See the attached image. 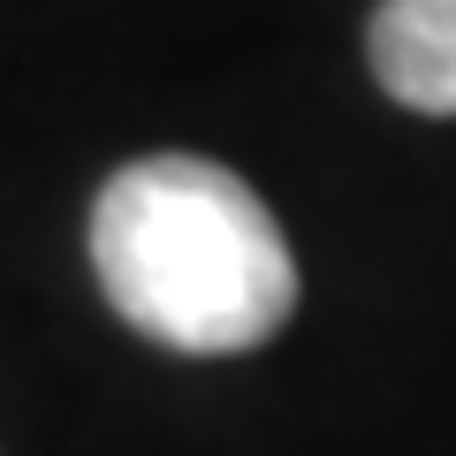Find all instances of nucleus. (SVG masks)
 <instances>
[{
	"mask_svg": "<svg viewBox=\"0 0 456 456\" xmlns=\"http://www.w3.org/2000/svg\"><path fill=\"white\" fill-rule=\"evenodd\" d=\"M373 84L411 114H456V23H441L419 0H380L365 23Z\"/></svg>",
	"mask_w": 456,
	"mask_h": 456,
	"instance_id": "nucleus-2",
	"label": "nucleus"
},
{
	"mask_svg": "<svg viewBox=\"0 0 456 456\" xmlns=\"http://www.w3.org/2000/svg\"><path fill=\"white\" fill-rule=\"evenodd\" d=\"M419 8H434L441 23H456V0H419Z\"/></svg>",
	"mask_w": 456,
	"mask_h": 456,
	"instance_id": "nucleus-3",
	"label": "nucleus"
},
{
	"mask_svg": "<svg viewBox=\"0 0 456 456\" xmlns=\"http://www.w3.org/2000/svg\"><path fill=\"white\" fill-rule=\"evenodd\" d=\"M92 266L137 335L191 358L259 350L297 312V259L266 198L198 152H152L107 175L92 206Z\"/></svg>",
	"mask_w": 456,
	"mask_h": 456,
	"instance_id": "nucleus-1",
	"label": "nucleus"
}]
</instances>
